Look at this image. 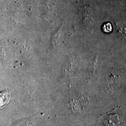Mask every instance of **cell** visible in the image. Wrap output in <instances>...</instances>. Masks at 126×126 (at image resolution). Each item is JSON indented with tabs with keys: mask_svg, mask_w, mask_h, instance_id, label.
<instances>
[{
	"mask_svg": "<svg viewBox=\"0 0 126 126\" xmlns=\"http://www.w3.org/2000/svg\"><path fill=\"white\" fill-rule=\"evenodd\" d=\"M102 30L103 32L108 33L111 32L112 30V27L110 23H107L105 24L102 27Z\"/></svg>",
	"mask_w": 126,
	"mask_h": 126,
	"instance_id": "7a4b0ae2",
	"label": "cell"
},
{
	"mask_svg": "<svg viewBox=\"0 0 126 126\" xmlns=\"http://www.w3.org/2000/svg\"><path fill=\"white\" fill-rule=\"evenodd\" d=\"M11 99V94L7 91L0 93V109L5 108Z\"/></svg>",
	"mask_w": 126,
	"mask_h": 126,
	"instance_id": "6da1fadb",
	"label": "cell"
}]
</instances>
